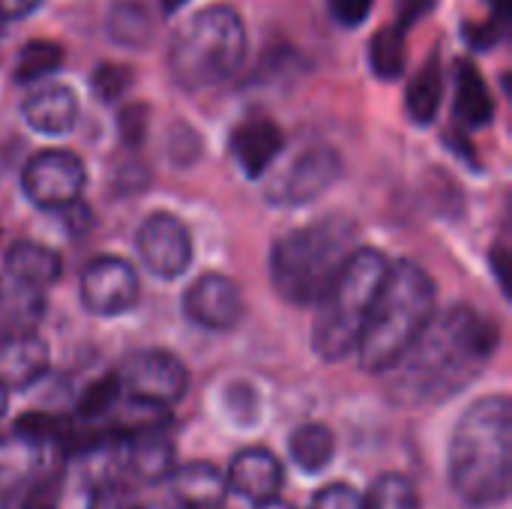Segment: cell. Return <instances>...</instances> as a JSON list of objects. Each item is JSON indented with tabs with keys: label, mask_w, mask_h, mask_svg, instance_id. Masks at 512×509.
I'll use <instances>...</instances> for the list:
<instances>
[{
	"label": "cell",
	"mask_w": 512,
	"mask_h": 509,
	"mask_svg": "<svg viewBox=\"0 0 512 509\" xmlns=\"http://www.w3.org/2000/svg\"><path fill=\"white\" fill-rule=\"evenodd\" d=\"M498 345V324L477 309L453 306L444 315L435 312L423 336L387 372L393 375L390 396L411 408L447 402L483 375Z\"/></svg>",
	"instance_id": "cell-1"
},
{
	"label": "cell",
	"mask_w": 512,
	"mask_h": 509,
	"mask_svg": "<svg viewBox=\"0 0 512 509\" xmlns=\"http://www.w3.org/2000/svg\"><path fill=\"white\" fill-rule=\"evenodd\" d=\"M447 477L471 509L507 501L512 483V405L507 396L477 399L456 423L447 450Z\"/></svg>",
	"instance_id": "cell-2"
},
{
	"label": "cell",
	"mask_w": 512,
	"mask_h": 509,
	"mask_svg": "<svg viewBox=\"0 0 512 509\" xmlns=\"http://www.w3.org/2000/svg\"><path fill=\"white\" fill-rule=\"evenodd\" d=\"M438 312L435 279L414 261L390 264L357 339L363 372L387 375Z\"/></svg>",
	"instance_id": "cell-3"
},
{
	"label": "cell",
	"mask_w": 512,
	"mask_h": 509,
	"mask_svg": "<svg viewBox=\"0 0 512 509\" xmlns=\"http://www.w3.org/2000/svg\"><path fill=\"white\" fill-rule=\"evenodd\" d=\"M357 249V225L327 216L282 234L270 249V282L294 306H312Z\"/></svg>",
	"instance_id": "cell-4"
},
{
	"label": "cell",
	"mask_w": 512,
	"mask_h": 509,
	"mask_svg": "<svg viewBox=\"0 0 512 509\" xmlns=\"http://www.w3.org/2000/svg\"><path fill=\"white\" fill-rule=\"evenodd\" d=\"M390 270V258L381 249L357 246L330 288L318 300V315L312 324V348L321 360L339 363L357 351V339L369 306Z\"/></svg>",
	"instance_id": "cell-5"
},
{
	"label": "cell",
	"mask_w": 512,
	"mask_h": 509,
	"mask_svg": "<svg viewBox=\"0 0 512 509\" xmlns=\"http://www.w3.org/2000/svg\"><path fill=\"white\" fill-rule=\"evenodd\" d=\"M246 60V27L234 6L195 12L171 39L168 66L183 90H207L228 81Z\"/></svg>",
	"instance_id": "cell-6"
},
{
	"label": "cell",
	"mask_w": 512,
	"mask_h": 509,
	"mask_svg": "<svg viewBox=\"0 0 512 509\" xmlns=\"http://www.w3.org/2000/svg\"><path fill=\"white\" fill-rule=\"evenodd\" d=\"M117 378L123 396L162 408H174L189 390V369L183 366V360L159 348H144L129 354L117 366Z\"/></svg>",
	"instance_id": "cell-7"
},
{
	"label": "cell",
	"mask_w": 512,
	"mask_h": 509,
	"mask_svg": "<svg viewBox=\"0 0 512 509\" xmlns=\"http://www.w3.org/2000/svg\"><path fill=\"white\" fill-rule=\"evenodd\" d=\"M84 186L87 168L72 150H42L21 171V189L27 201L51 213H60L63 207L81 201Z\"/></svg>",
	"instance_id": "cell-8"
},
{
	"label": "cell",
	"mask_w": 512,
	"mask_h": 509,
	"mask_svg": "<svg viewBox=\"0 0 512 509\" xmlns=\"http://www.w3.org/2000/svg\"><path fill=\"white\" fill-rule=\"evenodd\" d=\"M138 291L141 285L135 267L117 255H102L87 261V267L78 276L81 306L99 318H114L129 312L138 303Z\"/></svg>",
	"instance_id": "cell-9"
},
{
	"label": "cell",
	"mask_w": 512,
	"mask_h": 509,
	"mask_svg": "<svg viewBox=\"0 0 512 509\" xmlns=\"http://www.w3.org/2000/svg\"><path fill=\"white\" fill-rule=\"evenodd\" d=\"M138 255L159 279H177L192 264V234L174 213H153L138 228Z\"/></svg>",
	"instance_id": "cell-10"
},
{
	"label": "cell",
	"mask_w": 512,
	"mask_h": 509,
	"mask_svg": "<svg viewBox=\"0 0 512 509\" xmlns=\"http://www.w3.org/2000/svg\"><path fill=\"white\" fill-rule=\"evenodd\" d=\"M183 312H186V318L192 324H198L204 330H213V333H225V330H234L243 321L246 300H243L240 285L231 276L204 273L186 288Z\"/></svg>",
	"instance_id": "cell-11"
},
{
	"label": "cell",
	"mask_w": 512,
	"mask_h": 509,
	"mask_svg": "<svg viewBox=\"0 0 512 509\" xmlns=\"http://www.w3.org/2000/svg\"><path fill=\"white\" fill-rule=\"evenodd\" d=\"M345 174V162L342 156L330 147V144H309L285 171V177L276 186V201L288 204V207H300V204H312L318 201L327 189H333L339 183V177Z\"/></svg>",
	"instance_id": "cell-12"
},
{
	"label": "cell",
	"mask_w": 512,
	"mask_h": 509,
	"mask_svg": "<svg viewBox=\"0 0 512 509\" xmlns=\"http://www.w3.org/2000/svg\"><path fill=\"white\" fill-rule=\"evenodd\" d=\"M51 366L48 342L30 327H9L0 333V387L6 393L27 390L45 378Z\"/></svg>",
	"instance_id": "cell-13"
},
{
	"label": "cell",
	"mask_w": 512,
	"mask_h": 509,
	"mask_svg": "<svg viewBox=\"0 0 512 509\" xmlns=\"http://www.w3.org/2000/svg\"><path fill=\"white\" fill-rule=\"evenodd\" d=\"M225 480H228L231 495H240L243 501L255 507V504L279 498L285 486V471H282V462L270 450L246 447L228 462Z\"/></svg>",
	"instance_id": "cell-14"
},
{
	"label": "cell",
	"mask_w": 512,
	"mask_h": 509,
	"mask_svg": "<svg viewBox=\"0 0 512 509\" xmlns=\"http://www.w3.org/2000/svg\"><path fill=\"white\" fill-rule=\"evenodd\" d=\"M228 144H231V153H234L240 171L249 180H258L282 153L285 135L279 129V123H273L270 117H246L231 129Z\"/></svg>",
	"instance_id": "cell-15"
},
{
	"label": "cell",
	"mask_w": 512,
	"mask_h": 509,
	"mask_svg": "<svg viewBox=\"0 0 512 509\" xmlns=\"http://www.w3.org/2000/svg\"><path fill=\"white\" fill-rule=\"evenodd\" d=\"M168 483L177 509H225L231 495L225 471L213 462H183Z\"/></svg>",
	"instance_id": "cell-16"
},
{
	"label": "cell",
	"mask_w": 512,
	"mask_h": 509,
	"mask_svg": "<svg viewBox=\"0 0 512 509\" xmlns=\"http://www.w3.org/2000/svg\"><path fill=\"white\" fill-rule=\"evenodd\" d=\"M177 447L165 432H147L123 441V474L144 486H162L177 468Z\"/></svg>",
	"instance_id": "cell-17"
},
{
	"label": "cell",
	"mask_w": 512,
	"mask_h": 509,
	"mask_svg": "<svg viewBox=\"0 0 512 509\" xmlns=\"http://www.w3.org/2000/svg\"><path fill=\"white\" fill-rule=\"evenodd\" d=\"M24 120L39 135H51V138L66 135V132H72V126L78 120V99L63 84L42 87L24 102Z\"/></svg>",
	"instance_id": "cell-18"
},
{
	"label": "cell",
	"mask_w": 512,
	"mask_h": 509,
	"mask_svg": "<svg viewBox=\"0 0 512 509\" xmlns=\"http://www.w3.org/2000/svg\"><path fill=\"white\" fill-rule=\"evenodd\" d=\"M6 270L24 291L39 294V291L51 288L60 279L63 261H60V255L54 249H48L42 243L21 240L6 252Z\"/></svg>",
	"instance_id": "cell-19"
},
{
	"label": "cell",
	"mask_w": 512,
	"mask_h": 509,
	"mask_svg": "<svg viewBox=\"0 0 512 509\" xmlns=\"http://www.w3.org/2000/svg\"><path fill=\"white\" fill-rule=\"evenodd\" d=\"M456 123L462 129H486L495 120V99L471 60L456 63Z\"/></svg>",
	"instance_id": "cell-20"
},
{
	"label": "cell",
	"mask_w": 512,
	"mask_h": 509,
	"mask_svg": "<svg viewBox=\"0 0 512 509\" xmlns=\"http://www.w3.org/2000/svg\"><path fill=\"white\" fill-rule=\"evenodd\" d=\"M105 36L132 51H144L156 36V18L144 0H114L105 12Z\"/></svg>",
	"instance_id": "cell-21"
},
{
	"label": "cell",
	"mask_w": 512,
	"mask_h": 509,
	"mask_svg": "<svg viewBox=\"0 0 512 509\" xmlns=\"http://www.w3.org/2000/svg\"><path fill=\"white\" fill-rule=\"evenodd\" d=\"M288 456L300 474H324L336 459V435L327 423H303L288 438Z\"/></svg>",
	"instance_id": "cell-22"
},
{
	"label": "cell",
	"mask_w": 512,
	"mask_h": 509,
	"mask_svg": "<svg viewBox=\"0 0 512 509\" xmlns=\"http://www.w3.org/2000/svg\"><path fill=\"white\" fill-rule=\"evenodd\" d=\"M441 99H444V69H441V57L432 54L417 75L411 78L408 90H405V108L408 117L417 126H429L435 123L438 111H441Z\"/></svg>",
	"instance_id": "cell-23"
},
{
	"label": "cell",
	"mask_w": 512,
	"mask_h": 509,
	"mask_svg": "<svg viewBox=\"0 0 512 509\" xmlns=\"http://www.w3.org/2000/svg\"><path fill=\"white\" fill-rule=\"evenodd\" d=\"M408 63V45H405V30L396 24L381 27L369 39V66L381 81H396L405 72Z\"/></svg>",
	"instance_id": "cell-24"
},
{
	"label": "cell",
	"mask_w": 512,
	"mask_h": 509,
	"mask_svg": "<svg viewBox=\"0 0 512 509\" xmlns=\"http://www.w3.org/2000/svg\"><path fill=\"white\" fill-rule=\"evenodd\" d=\"M60 66H63V48L51 39H33L18 48L15 63H12V81L30 84L57 72Z\"/></svg>",
	"instance_id": "cell-25"
},
{
	"label": "cell",
	"mask_w": 512,
	"mask_h": 509,
	"mask_svg": "<svg viewBox=\"0 0 512 509\" xmlns=\"http://www.w3.org/2000/svg\"><path fill=\"white\" fill-rule=\"evenodd\" d=\"M120 396H123L120 378H117V372H108V375H102V378H96L93 384L84 387V393L78 396L72 420H78V423H105L108 414L117 408Z\"/></svg>",
	"instance_id": "cell-26"
},
{
	"label": "cell",
	"mask_w": 512,
	"mask_h": 509,
	"mask_svg": "<svg viewBox=\"0 0 512 509\" xmlns=\"http://www.w3.org/2000/svg\"><path fill=\"white\" fill-rule=\"evenodd\" d=\"M363 509H420V495L408 477L381 474L363 495Z\"/></svg>",
	"instance_id": "cell-27"
},
{
	"label": "cell",
	"mask_w": 512,
	"mask_h": 509,
	"mask_svg": "<svg viewBox=\"0 0 512 509\" xmlns=\"http://www.w3.org/2000/svg\"><path fill=\"white\" fill-rule=\"evenodd\" d=\"M141 498L138 492L129 486L126 477H105L90 483V498L87 509H138Z\"/></svg>",
	"instance_id": "cell-28"
},
{
	"label": "cell",
	"mask_w": 512,
	"mask_h": 509,
	"mask_svg": "<svg viewBox=\"0 0 512 509\" xmlns=\"http://www.w3.org/2000/svg\"><path fill=\"white\" fill-rule=\"evenodd\" d=\"M132 84V72L129 66H120V63H99L90 75V87L96 93V99L102 102H114L120 99Z\"/></svg>",
	"instance_id": "cell-29"
},
{
	"label": "cell",
	"mask_w": 512,
	"mask_h": 509,
	"mask_svg": "<svg viewBox=\"0 0 512 509\" xmlns=\"http://www.w3.org/2000/svg\"><path fill=\"white\" fill-rule=\"evenodd\" d=\"M147 123H150V108L144 102H132L117 114V132L120 141L126 147H141L144 135H147Z\"/></svg>",
	"instance_id": "cell-30"
},
{
	"label": "cell",
	"mask_w": 512,
	"mask_h": 509,
	"mask_svg": "<svg viewBox=\"0 0 512 509\" xmlns=\"http://www.w3.org/2000/svg\"><path fill=\"white\" fill-rule=\"evenodd\" d=\"M312 509H363V492L348 483H330L315 492Z\"/></svg>",
	"instance_id": "cell-31"
},
{
	"label": "cell",
	"mask_w": 512,
	"mask_h": 509,
	"mask_svg": "<svg viewBox=\"0 0 512 509\" xmlns=\"http://www.w3.org/2000/svg\"><path fill=\"white\" fill-rule=\"evenodd\" d=\"M330 6V15L342 24V27H360L369 15H372V6L375 0H327Z\"/></svg>",
	"instance_id": "cell-32"
},
{
	"label": "cell",
	"mask_w": 512,
	"mask_h": 509,
	"mask_svg": "<svg viewBox=\"0 0 512 509\" xmlns=\"http://www.w3.org/2000/svg\"><path fill=\"white\" fill-rule=\"evenodd\" d=\"M462 36H465V39H468V45H471V48H477V51L495 48V45L501 42V36H504V21L489 18V21H483V24H465Z\"/></svg>",
	"instance_id": "cell-33"
},
{
	"label": "cell",
	"mask_w": 512,
	"mask_h": 509,
	"mask_svg": "<svg viewBox=\"0 0 512 509\" xmlns=\"http://www.w3.org/2000/svg\"><path fill=\"white\" fill-rule=\"evenodd\" d=\"M438 0H399V15H396V27H402L405 33L411 30V24H417L420 18H426L435 9Z\"/></svg>",
	"instance_id": "cell-34"
},
{
	"label": "cell",
	"mask_w": 512,
	"mask_h": 509,
	"mask_svg": "<svg viewBox=\"0 0 512 509\" xmlns=\"http://www.w3.org/2000/svg\"><path fill=\"white\" fill-rule=\"evenodd\" d=\"M42 0H0V21H18L39 9Z\"/></svg>",
	"instance_id": "cell-35"
},
{
	"label": "cell",
	"mask_w": 512,
	"mask_h": 509,
	"mask_svg": "<svg viewBox=\"0 0 512 509\" xmlns=\"http://www.w3.org/2000/svg\"><path fill=\"white\" fill-rule=\"evenodd\" d=\"M489 6H492V18H498V21H510V0H489Z\"/></svg>",
	"instance_id": "cell-36"
},
{
	"label": "cell",
	"mask_w": 512,
	"mask_h": 509,
	"mask_svg": "<svg viewBox=\"0 0 512 509\" xmlns=\"http://www.w3.org/2000/svg\"><path fill=\"white\" fill-rule=\"evenodd\" d=\"M255 509H297V507H291V504H285V501H279V498H273V501H264V504H255Z\"/></svg>",
	"instance_id": "cell-37"
},
{
	"label": "cell",
	"mask_w": 512,
	"mask_h": 509,
	"mask_svg": "<svg viewBox=\"0 0 512 509\" xmlns=\"http://www.w3.org/2000/svg\"><path fill=\"white\" fill-rule=\"evenodd\" d=\"M189 0H162V12L165 15H171V12H177L180 6H186Z\"/></svg>",
	"instance_id": "cell-38"
},
{
	"label": "cell",
	"mask_w": 512,
	"mask_h": 509,
	"mask_svg": "<svg viewBox=\"0 0 512 509\" xmlns=\"http://www.w3.org/2000/svg\"><path fill=\"white\" fill-rule=\"evenodd\" d=\"M6 396H9V393H6V390H3V387H0V417H3V414H6V402H9V399H6Z\"/></svg>",
	"instance_id": "cell-39"
},
{
	"label": "cell",
	"mask_w": 512,
	"mask_h": 509,
	"mask_svg": "<svg viewBox=\"0 0 512 509\" xmlns=\"http://www.w3.org/2000/svg\"><path fill=\"white\" fill-rule=\"evenodd\" d=\"M138 509H165V507H159V504H141Z\"/></svg>",
	"instance_id": "cell-40"
}]
</instances>
